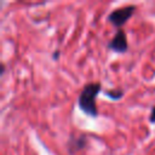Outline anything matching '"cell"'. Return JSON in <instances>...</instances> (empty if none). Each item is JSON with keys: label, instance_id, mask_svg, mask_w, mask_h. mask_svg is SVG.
Segmentation results:
<instances>
[{"label": "cell", "instance_id": "8992f818", "mask_svg": "<svg viewBox=\"0 0 155 155\" xmlns=\"http://www.w3.org/2000/svg\"><path fill=\"white\" fill-rule=\"evenodd\" d=\"M149 121L151 124H155V107L151 108V113H150V116H149Z\"/></svg>", "mask_w": 155, "mask_h": 155}, {"label": "cell", "instance_id": "7a4b0ae2", "mask_svg": "<svg viewBox=\"0 0 155 155\" xmlns=\"http://www.w3.org/2000/svg\"><path fill=\"white\" fill-rule=\"evenodd\" d=\"M136 11V6L134 5H127V6H122V7H117L115 10H113L109 16H108V21L116 28L122 27L134 13Z\"/></svg>", "mask_w": 155, "mask_h": 155}, {"label": "cell", "instance_id": "277c9868", "mask_svg": "<svg viewBox=\"0 0 155 155\" xmlns=\"http://www.w3.org/2000/svg\"><path fill=\"white\" fill-rule=\"evenodd\" d=\"M85 147H86V137L85 136H78V137L71 136L68 142V150L71 155L79 150H81Z\"/></svg>", "mask_w": 155, "mask_h": 155}, {"label": "cell", "instance_id": "5b68a950", "mask_svg": "<svg viewBox=\"0 0 155 155\" xmlns=\"http://www.w3.org/2000/svg\"><path fill=\"white\" fill-rule=\"evenodd\" d=\"M105 94H107L109 98H111V99H119V98L122 97L124 91L120 90V88H113V90H108V91L105 92Z\"/></svg>", "mask_w": 155, "mask_h": 155}, {"label": "cell", "instance_id": "6da1fadb", "mask_svg": "<svg viewBox=\"0 0 155 155\" xmlns=\"http://www.w3.org/2000/svg\"><path fill=\"white\" fill-rule=\"evenodd\" d=\"M101 82H90L86 84L78 98V105L79 108L88 116H97L98 110L96 105V97L101 91Z\"/></svg>", "mask_w": 155, "mask_h": 155}, {"label": "cell", "instance_id": "52a82bcc", "mask_svg": "<svg viewBox=\"0 0 155 155\" xmlns=\"http://www.w3.org/2000/svg\"><path fill=\"white\" fill-rule=\"evenodd\" d=\"M57 56H59V52H58V51H56V52H54V54H53L54 59H57Z\"/></svg>", "mask_w": 155, "mask_h": 155}, {"label": "cell", "instance_id": "3957f363", "mask_svg": "<svg viewBox=\"0 0 155 155\" xmlns=\"http://www.w3.org/2000/svg\"><path fill=\"white\" fill-rule=\"evenodd\" d=\"M127 47H128V42L126 34L122 29H119L113 36V39L108 42V48L117 53H124L127 51Z\"/></svg>", "mask_w": 155, "mask_h": 155}]
</instances>
